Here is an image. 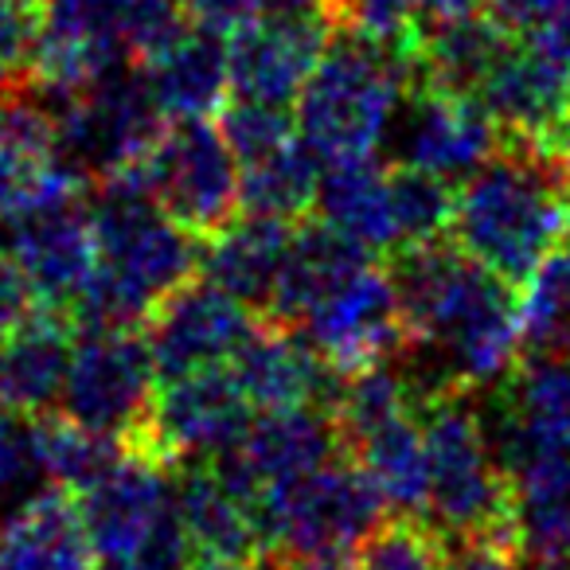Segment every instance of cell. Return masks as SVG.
<instances>
[{"label":"cell","instance_id":"obj_31","mask_svg":"<svg viewBox=\"0 0 570 570\" xmlns=\"http://www.w3.org/2000/svg\"><path fill=\"white\" fill-rule=\"evenodd\" d=\"M321 180V160L309 153L302 137L282 145L269 157L238 168V212L262 219L302 223L313 212Z\"/></svg>","mask_w":570,"mask_h":570},{"label":"cell","instance_id":"obj_27","mask_svg":"<svg viewBox=\"0 0 570 570\" xmlns=\"http://www.w3.org/2000/svg\"><path fill=\"white\" fill-rule=\"evenodd\" d=\"M313 212L325 227L364 246L367 254H391L399 246L387 168L375 165V157L321 165Z\"/></svg>","mask_w":570,"mask_h":570},{"label":"cell","instance_id":"obj_21","mask_svg":"<svg viewBox=\"0 0 570 570\" xmlns=\"http://www.w3.org/2000/svg\"><path fill=\"white\" fill-rule=\"evenodd\" d=\"M75 336V321L51 305H36L20 325L0 333V411L24 422L48 414L63 395Z\"/></svg>","mask_w":570,"mask_h":570},{"label":"cell","instance_id":"obj_10","mask_svg":"<svg viewBox=\"0 0 570 570\" xmlns=\"http://www.w3.org/2000/svg\"><path fill=\"white\" fill-rule=\"evenodd\" d=\"M165 126V114L153 106L134 67L106 75L82 95L56 102L59 153L87 184L137 168Z\"/></svg>","mask_w":570,"mask_h":570},{"label":"cell","instance_id":"obj_9","mask_svg":"<svg viewBox=\"0 0 570 570\" xmlns=\"http://www.w3.org/2000/svg\"><path fill=\"white\" fill-rule=\"evenodd\" d=\"M254 419L243 383L230 367L160 380L141 426L126 438L129 450L176 469L184 461H212L235 450Z\"/></svg>","mask_w":570,"mask_h":570},{"label":"cell","instance_id":"obj_22","mask_svg":"<svg viewBox=\"0 0 570 570\" xmlns=\"http://www.w3.org/2000/svg\"><path fill=\"white\" fill-rule=\"evenodd\" d=\"M87 523H82L79 497L71 489L32 492L9 520L0 523V570H90Z\"/></svg>","mask_w":570,"mask_h":570},{"label":"cell","instance_id":"obj_34","mask_svg":"<svg viewBox=\"0 0 570 570\" xmlns=\"http://www.w3.org/2000/svg\"><path fill=\"white\" fill-rule=\"evenodd\" d=\"M387 184H391V215H395L399 246L434 243V238L453 235V212H458V188H453V180L422 173V168L391 165Z\"/></svg>","mask_w":570,"mask_h":570},{"label":"cell","instance_id":"obj_37","mask_svg":"<svg viewBox=\"0 0 570 570\" xmlns=\"http://www.w3.org/2000/svg\"><path fill=\"white\" fill-rule=\"evenodd\" d=\"M219 134H223V141H227V149L235 153L238 168H243L294 141L297 121L285 106L235 98V102H227L219 110Z\"/></svg>","mask_w":570,"mask_h":570},{"label":"cell","instance_id":"obj_3","mask_svg":"<svg viewBox=\"0 0 570 570\" xmlns=\"http://www.w3.org/2000/svg\"><path fill=\"white\" fill-rule=\"evenodd\" d=\"M567 235L562 165L531 149L500 145L461 180L453 243L520 289Z\"/></svg>","mask_w":570,"mask_h":570},{"label":"cell","instance_id":"obj_1","mask_svg":"<svg viewBox=\"0 0 570 570\" xmlns=\"http://www.w3.org/2000/svg\"><path fill=\"white\" fill-rule=\"evenodd\" d=\"M406 333L434 356L458 395L504 383L523 360L515 285L473 262L458 243H411L387 254Z\"/></svg>","mask_w":570,"mask_h":570},{"label":"cell","instance_id":"obj_41","mask_svg":"<svg viewBox=\"0 0 570 570\" xmlns=\"http://www.w3.org/2000/svg\"><path fill=\"white\" fill-rule=\"evenodd\" d=\"M484 12L497 17L512 36H523L570 17V0H484Z\"/></svg>","mask_w":570,"mask_h":570},{"label":"cell","instance_id":"obj_47","mask_svg":"<svg viewBox=\"0 0 570 570\" xmlns=\"http://www.w3.org/2000/svg\"><path fill=\"white\" fill-rule=\"evenodd\" d=\"M321 4H325V12L333 17V24H336V17L344 12V4H348V0H321Z\"/></svg>","mask_w":570,"mask_h":570},{"label":"cell","instance_id":"obj_33","mask_svg":"<svg viewBox=\"0 0 570 570\" xmlns=\"http://www.w3.org/2000/svg\"><path fill=\"white\" fill-rule=\"evenodd\" d=\"M515 539L523 551L570 554V458H551L515 476Z\"/></svg>","mask_w":570,"mask_h":570},{"label":"cell","instance_id":"obj_39","mask_svg":"<svg viewBox=\"0 0 570 570\" xmlns=\"http://www.w3.org/2000/svg\"><path fill=\"white\" fill-rule=\"evenodd\" d=\"M520 554L523 547L512 535H497V531L442 535V570H520Z\"/></svg>","mask_w":570,"mask_h":570},{"label":"cell","instance_id":"obj_15","mask_svg":"<svg viewBox=\"0 0 570 570\" xmlns=\"http://www.w3.org/2000/svg\"><path fill=\"white\" fill-rule=\"evenodd\" d=\"M336 453H344V445L333 414L321 406H289V411H262V419H250L235 450L212 458V465L254 512L269 489L325 465Z\"/></svg>","mask_w":570,"mask_h":570},{"label":"cell","instance_id":"obj_5","mask_svg":"<svg viewBox=\"0 0 570 570\" xmlns=\"http://www.w3.org/2000/svg\"><path fill=\"white\" fill-rule=\"evenodd\" d=\"M387 515L380 489L356 458L333 461L277 484L254 508L262 554L277 559H321L352 554Z\"/></svg>","mask_w":570,"mask_h":570},{"label":"cell","instance_id":"obj_11","mask_svg":"<svg viewBox=\"0 0 570 570\" xmlns=\"http://www.w3.org/2000/svg\"><path fill=\"white\" fill-rule=\"evenodd\" d=\"M157 391V367L141 328H87L75 336L63 383V414L126 442Z\"/></svg>","mask_w":570,"mask_h":570},{"label":"cell","instance_id":"obj_48","mask_svg":"<svg viewBox=\"0 0 570 570\" xmlns=\"http://www.w3.org/2000/svg\"><path fill=\"white\" fill-rule=\"evenodd\" d=\"M90 570H129L126 562H114V559H102V567H90Z\"/></svg>","mask_w":570,"mask_h":570},{"label":"cell","instance_id":"obj_45","mask_svg":"<svg viewBox=\"0 0 570 570\" xmlns=\"http://www.w3.org/2000/svg\"><path fill=\"white\" fill-rule=\"evenodd\" d=\"M520 570H570V554L523 551V554H520Z\"/></svg>","mask_w":570,"mask_h":570},{"label":"cell","instance_id":"obj_19","mask_svg":"<svg viewBox=\"0 0 570 570\" xmlns=\"http://www.w3.org/2000/svg\"><path fill=\"white\" fill-rule=\"evenodd\" d=\"M95 559H129L173 512V469L126 445L121 461L79 492Z\"/></svg>","mask_w":570,"mask_h":570},{"label":"cell","instance_id":"obj_29","mask_svg":"<svg viewBox=\"0 0 570 570\" xmlns=\"http://www.w3.org/2000/svg\"><path fill=\"white\" fill-rule=\"evenodd\" d=\"M348 458H356L360 469L372 476L387 512L422 515L426 520L430 461H426V434H422L419 414H399V419L383 422L380 430L360 438Z\"/></svg>","mask_w":570,"mask_h":570},{"label":"cell","instance_id":"obj_17","mask_svg":"<svg viewBox=\"0 0 570 570\" xmlns=\"http://www.w3.org/2000/svg\"><path fill=\"white\" fill-rule=\"evenodd\" d=\"M333 32V17H258L227 40L230 95L266 106H294Z\"/></svg>","mask_w":570,"mask_h":570},{"label":"cell","instance_id":"obj_35","mask_svg":"<svg viewBox=\"0 0 570 570\" xmlns=\"http://www.w3.org/2000/svg\"><path fill=\"white\" fill-rule=\"evenodd\" d=\"M356 570H442V535L422 515L383 520L352 551Z\"/></svg>","mask_w":570,"mask_h":570},{"label":"cell","instance_id":"obj_38","mask_svg":"<svg viewBox=\"0 0 570 570\" xmlns=\"http://www.w3.org/2000/svg\"><path fill=\"white\" fill-rule=\"evenodd\" d=\"M43 28H48V0H0V95L32 87Z\"/></svg>","mask_w":570,"mask_h":570},{"label":"cell","instance_id":"obj_18","mask_svg":"<svg viewBox=\"0 0 570 570\" xmlns=\"http://www.w3.org/2000/svg\"><path fill=\"white\" fill-rule=\"evenodd\" d=\"M9 254L24 269L28 285L40 305L63 309L71 317L75 302L98 266V238L90 223V207L82 196L51 204L12 223Z\"/></svg>","mask_w":570,"mask_h":570},{"label":"cell","instance_id":"obj_28","mask_svg":"<svg viewBox=\"0 0 570 570\" xmlns=\"http://www.w3.org/2000/svg\"><path fill=\"white\" fill-rule=\"evenodd\" d=\"M515 36L489 12L430 24L411 59V87L450 90V95H476L484 75L492 71ZM406 87V90H411Z\"/></svg>","mask_w":570,"mask_h":570},{"label":"cell","instance_id":"obj_8","mask_svg":"<svg viewBox=\"0 0 570 570\" xmlns=\"http://www.w3.org/2000/svg\"><path fill=\"white\" fill-rule=\"evenodd\" d=\"M137 176L160 212L199 243L238 215V160L212 118L168 121Z\"/></svg>","mask_w":570,"mask_h":570},{"label":"cell","instance_id":"obj_4","mask_svg":"<svg viewBox=\"0 0 570 570\" xmlns=\"http://www.w3.org/2000/svg\"><path fill=\"white\" fill-rule=\"evenodd\" d=\"M411 87V63L336 28L297 95V137L321 165L375 157Z\"/></svg>","mask_w":570,"mask_h":570},{"label":"cell","instance_id":"obj_36","mask_svg":"<svg viewBox=\"0 0 570 570\" xmlns=\"http://www.w3.org/2000/svg\"><path fill=\"white\" fill-rule=\"evenodd\" d=\"M336 28L356 32L360 40L375 43V48L391 51L406 63L414 59L422 32H426L419 0H348L344 12L336 17Z\"/></svg>","mask_w":570,"mask_h":570},{"label":"cell","instance_id":"obj_23","mask_svg":"<svg viewBox=\"0 0 570 570\" xmlns=\"http://www.w3.org/2000/svg\"><path fill=\"white\" fill-rule=\"evenodd\" d=\"M294 227L297 223L238 212L227 227L199 243V277L219 285L223 294L238 297L250 313L266 317Z\"/></svg>","mask_w":570,"mask_h":570},{"label":"cell","instance_id":"obj_25","mask_svg":"<svg viewBox=\"0 0 570 570\" xmlns=\"http://www.w3.org/2000/svg\"><path fill=\"white\" fill-rule=\"evenodd\" d=\"M173 508L196 554H223V559L262 554L254 512L227 489L212 461H184L173 469Z\"/></svg>","mask_w":570,"mask_h":570},{"label":"cell","instance_id":"obj_20","mask_svg":"<svg viewBox=\"0 0 570 570\" xmlns=\"http://www.w3.org/2000/svg\"><path fill=\"white\" fill-rule=\"evenodd\" d=\"M227 367L243 383L254 411H289V406L328 411L341 387V372L313 348L305 328L282 321H258Z\"/></svg>","mask_w":570,"mask_h":570},{"label":"cell","instance_id":"obj_6","mask_svg":"<svg viewBox=\"0 0 570 570\" xmlns=\"http://www.w3.org/2000/svg\"><path fill=\"white\" fill-rule=\"evenodd\" d=\"M419 422L430 461L426 520L442 535L497 531L515 539V481L492 458V445L476 422L469 395L426 406Z\"/></svg>","mask_w":570,"mask_h":570},{"label":"cell","instance_id":"obj_46","mask_svg":"<svg viewBox=\"0 0 570 570\" xmlns=\"http://www.w3.org/2000/svg\"><path fill=\"white\" fill-rule=\"evenodd\" d=\"M562 196H567V227H570V157L562 160Z\"/></svg>","mask_w":570,"mask_h":570},{"label":"cell","instance_id":"obj_24","mask_svg":"<svg viewBox=\"0 0 570 570\" xmlns=\"http://www.w3.org/2000/svg\"><path fill=\"white\" fill-rule=\"evenodd\" d=\"M134 71L141 75L145 90H149L153 106L165 114V121L212 118L227 106V40L212 32L188 28L173 48Z\"/></svg>","mask_w":570,"mask_h":570},{"label":"cell","instance_id":"obj_42","mask_svg":"<svg viewBox=\"0 0 570 570\" xmlns=\"http://www.w3.org/2000/svg\"><path fill=\"white\" fill-rule=\"evenodd\" d=\"M36 305L40 302H36L24 269L17 266V258L9 250H0V333H9L12 325H20Z\"/></svg>","mask_w":570,"mask_h":570},{"label":"cell","instance_id":"obj_44","mask_svg":"<svg viewBox=\"0 0 570 570\" xmlns=\"http://www.w3.org/2000/svg\"><path fill=\"white\" fill-rule=\"evenodd\" d=\"M180 570H277V562L269 554H258V559H223V554H196L188 559Z\"/></svg>","mask_w":570,"mask_h":570},{"label":"cell","instance_id":"obj_12","mask_svg":"<svg viewBox=\"0 0 570 570\" xmlns=\"http://www.w3.org/2000/svg\"><path fill=\"white\" fill-rule=\"evenodd\" d=\"M258 321V313L246 309L238 297L223 294L219 285L196 274L145 317L141 336L157 380H176L207 367H227Z\"/></svg>","mask_w":570,"mask_h":570},{"label":"cell","instance_id":"obj_40","mask_svg":"<svg viewBox=\"0 0 570 570\" xmlns=\"http://www.w3.org/2000/svg\"><path fill=\"white\" fill-rule=\"evenodd\" d=\"M180 9L191 28L219 36V40H230L235 32L258 20L254 0H180Z\"/></svg>","mask_w":570,"mask_h":570},{"label":"cell","instance_id":"obj_30","mask_svg":"<svg viewBox=\"0 0 570 570\" xmlns=\"http://www.w3.org/2000/svg\"><path fill=\"white\" fill-rule=\"evenodd\" d=\"M28 445H32L36 476H43L48 484L71 489L79 497L82 489L106 476L126 453V442L102 430H90L82 422H75L71 414H40L28 422Z\"/></svg>","mask_w":570,"mask_h":570},{"label":"cell","instance_id":"obj_14","mask_svg":"<svg viewBox=\"0 0 570 570\" xmlns=\"http://www.w3.org/2000/svg\"><path fill=\"white\" fill-rule=\"evenodd\" d=\"M297 328H305L313 348L341 375L387 364L411 341L395 282H391L387 266H372V262L360 266L348 282L336 285L325 302L313 305L309 317Z\"/></svg>","mask_w":570,"mask_h":570},{"label":"cell","instance_id":"obj_13","mask_svg":"<svg viewBox=\"0 0 570 570\" xmlns=\"http://www.w3.org/2000/svg\"><path fill=\"white\" fill-rule=\"evenodd\" d=\"M383 145L391 153V165L465 180L500 149V134L476 95L411 87L391 118Z\"/></svg>","mask_w":570,"mask_h":570},{"label":"cell","instance_id":"obj_43","mask_svg":"<svg viewBox=\"0 0 570 570\" xmlns=\"http://www.w3.org/2000/svg\"><path fill=\"white\" fill-rule=\"evenodd\" d=\"M258 17L266 20H294V17H328L321 0H254Z\"/></svg>","mask_w":570,"mask_h":570},{"label":"cell","instance_id":"obj_2","mask_svg":"<svg viewBox=\"0 0 570 570\" xmlns=\"http://www.w3.org/2000/svg\"><path fill=\"white\" fill-rule=\"evenodd\" d=\"M87 207L98 266L71 309L75 328H141L173 289L199 274V238L160 212L137 168L98 180Z\"/></svg>","mask_w":570,"mask_h":570},{"label":"cell","instance_id":"obj_16","mask_svg":"<svg viewBox=\"0 0 570 570\" xmlns=\"http://www.w3.org/2000/svg\"><path fill=\"white\" fill-rule=\"evenodd\" d=\"M87 180L59 153L56 110L32 87L0 95V219H24L82 196Z\"/></svg>","mask_w":570,"mask_h":570},{"label":"cell","instance_id":"obj_32","mask_svg":"<svg viewBox=\"0 0 570 570\" xmlns=\"http://www.w3.org/2000/svg\"><path fill=\"white\" fill-rule=\"evenodd\" d=\"M523 356L570 360V243H559L515 289Z\"/></svg>","mask_w":570,"mask_h":570},{"label":"cell","instance_id":"obj_7","mask_svg":"<svg viewBox=\"0 0 570 570\" xmlns=\"http://www.w3.org/2000/svg\"><path fill=\"white\" fill-rule=\"evenodd\" d=\"M500 145L570 157V17L515 36L476 90Z\"/></svg>","mask_w":570,"mask_h":570},{"label":"cell","instance_id":"obj_26","mask_svg":"<svg viewBox=\"0 0 570 570\" xmlns=\"http://www.w3.org/2000/svg\"><path fill=\"white\" fill-rule=\"evenodd\" d=\"M372 254L364 246L348 243L325 223H297L289 246H285L282 269H277L274 297L262 321H282V325H302L317 302H325L336 285L348 282L360 266H367Z\"/></svg>","mask_w":570,"mask_h":570}]
</instances>
